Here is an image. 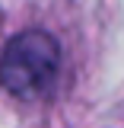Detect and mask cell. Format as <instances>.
I'll return each mask as SVG.
<instances>
[{
	"label": "cell",
	"instance_id": "6da1fadb",
	"mask_svg": "<svg viewBox=\"0 0 124 128\" xmlns=\"http://www.w3.org/2000/svg\"><path fill=\"white\" fill-rule=\"evenodd\" d=\"M61 64L57 42L41 29L16 35L0 58V83L13 96H35L51 86Z\"/></svg>",
	"mask_w": 124,
	"mask_h": 128
}]
</instances>
